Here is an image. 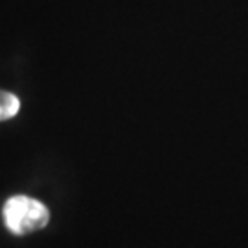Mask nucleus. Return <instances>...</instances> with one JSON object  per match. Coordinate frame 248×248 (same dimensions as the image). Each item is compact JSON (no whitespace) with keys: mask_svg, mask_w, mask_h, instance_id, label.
I'll return each instance as SVG.
<instances>
[{"mask_svg":"<svg viewBox=\"0 0 248 248\" xmlns=\"http://www.w3.org/2000/svg\"><path fill=\"white\" fill-rule=\"evenodd\" d=\"M2 221L9 233L24 237L45 230L50 222V210L45 202L30 195H11L2 206Z\"/></svg>","mask_w":248,"mask_h":248,"instance_id":"nucleus-1","label":"nucleus"},{"mask_svg":"<svg viewBox=\"0 0 248 248\" xmlns=\"http://www.w3.org/2000/svg\"><path fill=\"white\" fill-rule=\"evenodd\" d=\"M20 110V99L13 92L0 89V122H8L15 118Z\"/></svg>","mask_w":248,"mask_h":248,"instance_id":"nucleus-2","label":"nucleus"}]
</instances>
